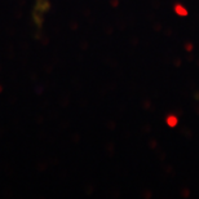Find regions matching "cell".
<instances>
[{
    "label": "cell",
    "instance_id": "cell-1",
    "mask_svg": "<svg viewBox=\"0 0 199 199\" xmlns=\"http://www.w3.org/2000/svg\"><path fill=\"white\" fill-rule=\"evenodd\" d=\"M165 123H167L168 127H171V128H175L176 125L178 124V118H177L176 115H172V114H169L167 118H165Z\"/></svg>",
    "mask_w": 199,
    "mask_h": 199
},
{
    "label": "cell",
    "instance_id": "cell-2",
    "mask_svg": "<svg viewBox=\"0 0 199 199\" xmlns=\"http://www.w3.org/2000/svg\"><path fill=\"white\" fill-rule=\"evenodd\" d=\"M175 12L177 13L178 16H182V17H185V16L189 14V12L185 9V6H182L181 4H176L175 5Z\"/></svg>",
    "mask_w": 199,
    "mask_h": 199
}]
</instances>
